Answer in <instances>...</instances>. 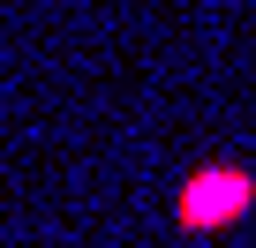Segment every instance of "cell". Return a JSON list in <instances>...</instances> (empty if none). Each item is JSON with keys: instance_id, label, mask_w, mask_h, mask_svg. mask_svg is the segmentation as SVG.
<instances>
[{"instance_id": "1", "label": "cell", "mask_w": 256, "mask_h": 248, "mask_svg": "<svg viewBox=\"0 0 256 248\" xmlns=\"http://www.w3.org/2000/svg\"><path fill=\"white\" fill-rule=\"evenodd\" d=\"M256 211V173L248 166H196L174 196V226L181 233H226Z\"/></svg>"}]
</instances>
